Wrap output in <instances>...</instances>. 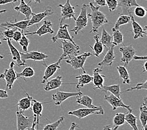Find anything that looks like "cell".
<instances>
[{
    "mask_svg": "<svg viewBox=\"0 0 147 130\" xmlns=\"http://www.w3.org/2000/svg\"><path fill=\"white\" fill-rule=\"evenodd\" d=\"M88 6L91 8V11L88 14V17L91 18L92 23V29L89 33H96L100 27L105 24H108L109 22L106 15L99 11V6L94 5L92 2H90Z\"/></svg>",
    "mask_w": 147,
    "mask_h": 130,
    "instance_id": "obj_1",
    "label": "cell"
},
{
    "mask_svg": "<svg viewBox=\"0 0 147 130\" xmlns=\"http://www.w3.org/2000/svg\"><path fill=\"white\" fill-rule=\"evenodd\" d=\"M62 46L61 48L62 49L63 53L59 59L61 60L68 59L76 56H78L79 53L80 47L76 43L74 44L72 42L67 40H61Z\"/></svg>",
    "mask_w": 147,
    "mask_h": 130,
    "instance_id": "obj_2",
    "label": "cell"
},
{
    "mask_svg": "<svg viewBox=\"0 0 147 130\" xmlns=\"http://www.w3.org/2000/svg\"><path fill=\"white\" fill-rule=\"evenodd\" d=\"M88 5L83 4L81 8V12L78 18L75 20V27L74 28L71 32L74 33L75 35H77L78 33L84 29L86 26L88 25V15H87V11H88Z\"/></svg>",
    "mask_w": 147,
    "mask_h": 130,
    "instance_id": "obj_3",
    "label": "cell"
},
{
    "mask_svg": "<svg viewBox=\"0 0 147 130\" xmlns=\"http://www.w3.org/2000/svg\"><path fill=\"white\" fill-rule=\"evenodd\" d=\"M104 109L101 106H97L96 108H79L76 110H73L68 113L69 115L76 116L79 119L87 117L92 115H104Z\"/></svg>",
    "mask_w": 147,
    "mask_h": 130,
    "instance_id": "obj_4",
    "label": "cell"
},
{
    "mask_svg": "<svg viewBox=\"0 0 147 130\" xmlns=\"http://www.w3.org/2000/svg\"><path fill=\"white\" fill-rule=\"evenodd\" d=\"M15 65V61H11L9 64V67L5 69L4 72L0 75V79H3L6 81V86L9 89L13 88V84L17 79L16 73L14 69Z\"/></svg>",
    "mask_w": 147,
    "mask_h": 130,
    "instance_id": "obj_5",
    "label": "cell"
},
{
    "mask_svg": "<svg viewBox=\"0 0 147 130\" xmlns=\"http://www.w3.org/2000/svg\"><path fill=\"white\" fill-rule=\"evenodd\" d=\"M57 7L61 9V17L59 18V25H62V23L65 19H76L75 17V7L71 5L70 0H67L64 5L59 4Z\"/></svg>",
    "mask_w": 147,
    "mask_h": 130,
    "instance_id": "obj_6",
    "label": "cell"
},
{
    "mask_svg": "<svg viewBox=\"0 0 147 130\" xmlns=\"http://www.w3.org/2000/svg\"><path fill=\"white\" fill-rule=\"evenodd\" d=\"M92 55V53L90 52H86L82 53L81 55L76 56L70 59H66L65 62L71 65L75 69H82L84 73H86V71L84 68L85 62L89 56Z\"/></svg>",
    "mask_w": 147,
    "mask_h": 130,
    "instance_id": "obj_7",
    "label": "cell"
},
{
    "mask_svg": "<svg viewBox=\"0 0 147 130\" xmlns=\"http://www.w3.org/2000/svg\"><path fill=\"white\" fill-rule=\"evenodd\" d=\"M119 51L122 54L121 61L124 63L125 67H126L135 56L136 50L133 47L132 45H130L129 46H121L119 48Z\"/></svg>",
    "mask_w": 147,
    "mask_h": 130,
    "instance_id": "obj_8",
    "label": "cell"
},
{
    "mask_svg": "<svg viewBox=\"0 0 147 130\" xmlns=\"http://www.w3.org/2000/svg\"><path fill=\"white\" fill-rule=\"evenodd\" d=\"M16 127L17 130H25L30 128L32 123L33 117H28L23 115V112L17 111L16 112Z\"/></svg>",
    "mask_w": 147,
    "mask_h": 130,
    "instance_id": "obj_9",
    "label": "cell"
},
{
    "mask_svg": "<svg viewBox=\"0 0 147 130\" xmlns=\"http://www.w3.org/2000/svg\"><path fill=\"white\" fill-rule=\"evenodd\" d=\"M82 95V93L79 91L78 92H64L57 91H56L55 94L52 95V101H54L55 105L60 106L67 99L73 97V96L77 97V96Z\"/></svg>",
    "mask_w": 147,
    "mask_h": 130,
    "instance_id": "obj_10",
    "label": "cell"
},
{
    "mask_svg": "<svg viewBox=\"0 0 147 130\" xmlns=\"http://www.w3.org/2000/svg\"><path fill=\"white\" fill-rule=\"evenodd\" d=\"M105 99L106 101L108 102L109 104L112 106V109L113 111L118 108H124L128 110L129 113H132L133 110L130 106L125 105L121 99H119L113 95H105Z\"/></svg>",
    "mask_w": 147,
    "mask_h": 130,
    "instance_id": "obj_11",
    "label": "cell"
},
{
    "mask_svg": "<svg viewBox=\"0 0 147 130\" xmlns=\"http://www.w3.org/2000/svg\"><path fill=\"white\" fill-rule=\"evenodd\" d=\"M69 27V25L65 24L63 25H59V28L57 34L52 37L51 39L53 43L57 42L58 39L61 40H67L72 42L74 44H75V42L74 41L73 38L70 35L69 32L68 31V28Z\"/></svg>",
    "mask_w": 147,
    "mask_h": 130,
    "instance_id": "obj_12",
    "label": "cell"
},
{
    "mask_svg": "<svg viewBox=\"0 0 147 130\" xmlns=\"http://www.w3.org/2000/svg\"><path fill=\"white\" fill-rule=\"evenodd\" d=\"M22 61L26 63V60H33V61H43L48 58V55L45 53L38 51H28L27 53H20Z\"/></svg>",
    "mask_w": 147,
    "mask_h": 130,
    "instance_id": "obj_13",
    "label": "cell"
},
{
    "mask_svg": "<svg viewBox=\"0 0 147 130\" xmlns=\"http://www.w3.org/2000/svg\"><path fill=\"white\" fill-rule=\"evenodd\" d=\"M52 23L49 20H45L43 23V25L38 28L36 31L34 32H27L23 33L25 36H32V35H38L39 36H42L45 34H53L54 33L53 29L52 28Z\"/></svg>",
    "mask_w": 147,
    "mask_h": 130,
    "instance_id": "obj_14",
    "label": "cell"
},
{
    "mask_svg": "<svg viewBox=\"0 0 147 130\" xmlns=\"http://www.w3.org/2000/svg\"><path fill=\"white\" fill-rule=\"evenodd\" d=\"M61 61L62 60L61 59H59V60L57 62L46 66L44 74H43L42 80L41 81V83H42V84H45L50 78L52 77L57 71H59V70L61 69Z\"/></svg>",
    "mask_w": 147,
    "mask_h": 130,
    "instance_id": "obj_15",
    "label": "cell"
},
{
    "mask_svg": "<svg viewBox=\"0 0 147 130\" xmlns=\"http://www.w3.org/2000/svg\"><path fill=\"white\" fill-rule=\"evenodd\" d=\"M53 13L54 12H53V9L52 7H51V6H47L43 12L39 13H37V14L33 13V15L32 16V18L30 19L28 27L29 28L30 26L33 25L38 24V23L40 22L42 20H43L47 16L53 15Z\"/></svg>",
    "mask_w": 147,
    "mask_h": 130,
    "instance_id": "obj_16",
    "label": "cell"
},
{
    "mask_svg": "<svg viewBox=\"0 0 147 130\" xmlns=\"http://www.w3.org/2000/svg\"><path fill=\"white\" fill-rule=\"evenodd\" d=\"M62 81V77L61 75H58L54 78H53L51 80H48V81L45 83L43 89H44L45 91H51V90L58 89L61 87V85H76V83H63Z\"/></svg>",
    "mask_w": 147,
    "mask_h": 130,
    "instance_id": "obj_17",
    "label": "cell"
},
{
    "mask_svg": "<svg viewBox=\"0 0 147 130\" xmlns=\"http://www.w3.org/2000/svg\"><path fill=\"white\" fill-rule=\"evenodd\" d=\"M102 71V68H96L93 69L92 83L94 85V89H101L104 86L105 78L106 76L101 73Z\"/></svg>",
    "mask_w": 147,
    "mask_h": 130,
    "instance_id": "obj_18",
    "label": "cell"
},
{
    "mask_svg": "<svg viewBox=\"0 0 147 130\" xmlns=\"http://www.w3.org/2000/svg\"><path fill=\"white\" fill-rule=\"evenodd\" d=\"M30 19H24L20 21H16L15 23L13 22H5L0 23V28H16L22 31H24L25 30L27 29L28 23Z\"/></svg>",
    "mask_w": 147,
    "mask_h": 130,
    "instance_id": "obj_19",
    "label": "cell"
},
{
    "mask_svg": "<svg viewBox=\"0 0 147 130\" xmlns=\"http://www.w3.org/2000/svg\"><path fill=\"white\" fill-rule=\"evenodd\" d=\"M29 5V3L26 4L24 0H20V5L15 6L14 9L18 13V14L22 13L24 15L25 19H30V18L33 15V13L32 12V8Z\"/></svg>",
    "mask_w": 147,
    "mask_h": 130,
    "instance_id": "obj_20",
    "label": "cell"
},
{
    "mask_svg": "<svg viewBox=\"0 0 147 130\" xmlns=\"http://www.w3.org/2000/svg\"><path fill=\"white\" fill-rule=\"evenodd\" d=\"M49 101V102H44V103H41L40 101H36V99H32V102H33V105H32V111L33 113V116H35L36 118V126H37V130L39 129V121H40V116H42V113L43 111V105L45 104V103H48L51 102Z\"/></svg>",
    "mask_w": 147,
    "mask_h": 130,
    "instance_id": "obj_21",
    "label": "cell"
},
{
    "mask_svg": "<svg viewBox=\"0 0 147 130\" xmlns=\"http://www.w3.org/2000/svg\"><path fill=\"white\" fill-rule=\"evenodd\" d=\"M117 1H118V7H121L123 10L121 15H129V12L131 11L130 8L133 6L136 7L140 6L136 0H117Z\"/></svg>",
    "mask_w": 147,
    "mask_h": 130,
    "instance_id": "obj_22",
    "label": "cell"
},
{
    "mask_svg": "<svg viewBox=\"0 0 147 130\" xmlns=\"http://www.w3.org/2000/svg\"><path fill=\"white\" fill-rule=\"evenodd\" d=\"M6 41H7L9 49V50H10V54L12 56L13 61H15L16 63V64H17L18 66H25L26 63H23L22 61L20 52H19L18 50L13 45L11 41V39H6Z\"/></svg>",
    "mask_w": 147,
    "mask_h": 130,
    "instance_id": "obj_23",
    "label": "cell"
},
{
    "mask_svg": "<svg viewBox=\"0 0 147 130\" xmlns=\"http://www.w3.org/2000/svg\"><path fill=\"white\" fill-rule=\"evenodd\" d=\"M128 15L130 16V18H131V25L133 27V34H134V35H133V38L135 39H136L139 38L144 37V35H145L144 30H143L142 26L135 21L134 17H133V16L132 15L131 11H129Z\"/></svg>",
    "mask_w": 147,
    "mask_h": 130,
    "instance_id": "obj_24",
    "label": "cell"
},
{
    "mask_svg": "<svg viewBox=\"0 0 147 130\" xmlns=\"http://www.w3.org/2000/svg\"><path fill=\"white\" fill-rule=\"evenodd\" d=\"M114 47L113 46L111 48L108 49L106 54L105 55L104 58L101 62L98 63V65L101 67H104V66H111L113 63V61L115 59V55L114 52Z\"/></svg>",
    "mask_w": 147,
    "mask_h": 130,
    "instance_id": "obj_25",
    "label": "cell"
},
{
    "mask_svg": "<svg viewBox=\"0 0 147 130\" xmlns=\"http://www.w3.org/2000/svg\"><path fill=\"white\" fill-rule=\"evenodd\" d=\"M25 93L26 95V97L20 99L17 103L18 110L22 112H23L24 111H26V110H28V109L31 108L32 102V99H33L32 96H30L25 91Z\"/></svg>",
    "mask_w": 147,
    "mask_h": 130,
    "instance_id": "obj_26",
    "label": "cell"
},
{
    "mask_svg": "<svg viewBox=\"0 0 147 130\" xmlns=\"http://www.w3.org/2000/svg\"><path fill=\"white\" fill-rule=\"evenodd\" d=\"M76 103L82 105L87 108H96L97 106L92 104V99L87 95H80L76 97Z\"/></svg>",
    "mask_w": 147,
    "mask_h": 130,
    "instance_id": "obj_27",
    "label": "cell"
},
{
    "mask_svg": "<svg viewBox=\"0 0 147 130\" xmlns=\"http://www.w3.org/2000/svg\"><path fill=\"white\" fill-rule=\"evenodd\" d=\"M76 78L78 79V83H76V89L78 90H79L81 88H83L85 85H88L92 81V76L86 73L79 75L76 76Z\"/></svg>",
    "mask_w": 147,
    "mask_h": 130,
    "instance_id": "obj_28",
    "label": "cell"
},
{
    "mask_svg": "<svg viewBox=\"0 0 147 130\" xmlns=\"http://www.w3.org/2000/svg\"><path fill=\"white\" fill-rule=\"evenodd\" d=\"M140 120L144 128L147 123V96L143 99V103L140 107Z\"/></svg>",
    "mask_w": 147,
    "mask_h": 130,
    "instance_id": "obj_29",
    "label": "cell"
},
{
    "mask_svg": "<svg viewBox=\"0 0 147 130\" xmlns=\"http://www.w3.org/2000/svg\"><path fill=\"white\" fill-rule=\"evenodd\" d=\"M101 90L104 92H110L116 97L121 99V91L119 85H104Z\"/></svg>",
    "mask_w": 147,
    "mask_h": 130,
    "instance_id": "obj_30",
    "label": "cell"
},
{
    "mask_svg": "<svg viewBox=\"0 0 147 130\" xmlns=\"http://www.w3.org/2000/svg\"><path fill=\"white\" fill-rule=\"evenodd\" d=\"M100 41L104 46L106 48L109 49L113 46H115L113 45V37L111 35H110L109 33L107 32L105 28H102V33H101V38L100 39Z\"/></svg>",
    "mask_w": 147,
    "mask_h": 130,
    "instance_id": "obj_31",
    "label": "cell"
},
{
    "mask_svg": "<svg viewBox=\"0 0 147 130\" xmlns=\"http://www.w3.org/2000/svg\"><path fill=\"white\" fill-rule=\"evenodd\" d=\"M94 39L95 40V43L93 47L91 45H89L90 48H91L93 51H94V55L96 57H99V55L103 53V50H104V46L102 45V43L100 41L99 39V35H94Z\"/></svg>",
    "mask_w": 147,
    "mask_h": 130,
    "instance_id": "obj_32",
    "label": "cell"
},
{
    "mask_svg": "<svg viewBox=\"0 0 147 130\" xmlns=\"http://www.w3.org/2000/svg\"><path fill=\"white\" fill-rule=\"evenodd\" d=\"M116 69L118 71L120 78L123 79V84H130L131 83V80H130L129 75L126 67H125L124 66H118Z\"/></svg>",
    "mask_w": 147,
    "mask_h": 130,
    "instance_id": "obj_33",
    "label": "cell"
},
{
    "mask_svg": "<svg viewBox=\"0 0 147 130\" xmlns=\"http://www.w3.org/2000/svg\"><path fill=\"white\" fill-rule=\"evenodd\" d=\"M17 78H21L23 81H25V78H32L35 75V71L30 66H26L20 73H16Z\"/></svg>",
    "mask_w": 147,
    "mask_h": 130,
    "instance_id": "obj_34",
    "label": "cell"
},
{
    "mask_svg": "<svg viewBox=\"0 0 147 130\" xmlns=\"http://www.w3.org/2000/svg\"><path fill=\"white\" fill-rule=\"evenodd\" d=\"M131 21V18L129 15H124L119 14V17L115 24L114 27L112 28V30H119L120 26L123 25L128 24Z\"/></svg>",
    "mask_w": 147,
    "mask_h": 130,
    "instance_id": "obj_35",
    "label": "cell"
},
{
    "mask_svg": "<svg viewBox=\"0 0 147 130\" xmlns=\"http://www.w3.org/2000/svg\"><path fill=\"white\" fill-rule=\"evenodd\" d=\"M126 123L131 126L133 130H139L138 126H137V117L133 113H126L125 116Z\"/></svg>",
    "mask_w": 147,
    "mask_h": 130,
    "instance_id": "obj_36",
    "label": "cell"
},
{
    "mask_svg": "<svg viewBox=\"0 0 147 130\" xmlns=\"http://www.w3.org/2000/svg\"><path fill=\"white\" fill-rule=\"evenodd\" d=\"M126 113H116L115 115V117L113 118V125H114L115 127L118 126L119 127V126H121L125 125L126 123L125 121V116Z\"/></svg>",
    "mask_w": 147,
    "mask_h": 130,
    "instance_id": "obj_37",
    "label": "cell"
},
{
    "mask_svg": "<svg viewBox=\"0 0 147 130\" xmlns=\"http://www.w3.org/2000/svg\"><path fill=\"white\" fill-rule=\"evenodd\" d=\"M113 31V45L118 46L123 43V35L119 30H112Z\"/></svg>",
    "mask_w": 147,
    "mask_h": 130,
    "instance_id": "obj_38",
    "label": "cell"
},
{
    "mask_svg": "<svg viewBox=\"0 0 147 130\" xmlns=\"http://www.w3.org/2000/svg\"><path fill=\"white\" fill-rule=\"evenodd\" d=\"M65 118L63 116H61L56 121L52 123H49V124L45 125L43 128V130H57L58 128L61 125L63 121H64Z\"/></svg>",
    "mask_w": 147,
    "mask_h": 130,
    "instance_id": "obj_39",
    "label": "cell"
},
{
    "mask_svg": "<svg viewBox=\"0 0 147 130\" xmlns=\"http://www.w3.org/2000/svg\"><path fill=\"white\" fill-rule=\"evenodd\" d=\"M30 42L29 39L24 34H23L21 39L18 42L20 46L22 48V49L25 51V53H27L28 51V47L30 45Z\"/></svg>",
    "mask_w": 147,
    "mask_h": 130,
    "instance_id": "obj_40",
    "label": "cell"
},
{
    "mask_svg": "<svg viewBox=\"0 0 147 130\" xmlns=\"http://www.w3.org/2000/svg\"><path fill=\"white\" fill-rule=\"evenodd\" d=\"M6 30L5 31H3L0 34L3 37V39L6 40V39H11L13 38V34H14V32L16 28H5Z\"/></svg>",
    "mask_w": 147,
    "mask_h": 130,
    "instance_id": "obj_41",
    "label": "cell"
},
{
    "mask_svg": "<svg viewBox=\"0 0 147 130\" xmlns=\"http://www.w3.org/2000/svg\"><path fill=\"white\" fill-rule=\"evenodd\" d=\"M147 13V9L141 6H136L134 10V13L136 16L139 18H143L146 16Z\"/></svg>",
    "mask_w": 147,
    "mask_h": 130,
    "instance_id": "obj_42",
    "label": "cell"
},
{
    "mask_svg": "<svg viewBox=\"0 0 147 130\" xmlns=\"http://www.w3.org/2000/svg\"><path fill=\"white\" fill-rule=\"evenodd\" d=\"M140 89L147 90V79L145 82L138 83V84H137L135 86H134V87H131L129 89H127L126 90H125V91L121 92V93L131 91H133V90H140Z\"/></svg>",
    "mask_w": 147,
    "mask_h": 130,
    "instance_id": "obj_43",
    "label": "cell"
},
{
    "mask_svg": "<svg viewBox=\"0 0 147 130\" xmlns=\"http://www.w3.org/2000/svg\"><path fill=\"white\" fill-rule=\"evenodd\" d=\"M106 5H108L109 11L110 12L114 11L118 8V1L117 0H106Z\"/></svg>",
    "mask_w": 147,
    "mask_h": 130,
    "instance_id": "obj_44",
    "label": "cell"
},
{
    "mask_svg": "<svg viewBox=\"0 0 147 130\" xmlns=\"http://www.w3.org/2000/svg\"><path fill=\"white\" fill-rule=\"evenodd\" d=\"M23 34V32L21 30L16 29L15 30V31L14 32V34H13L12 39L15 42H19V41L21 39L22 37Z\"/></svg>",
    "mask_w": 147,
    "mask_h": 130,
    "instance_id": "obj_45",
    "label": "cell"
},
{
    "mask_svg": "<svg viewBox=\"0 0 147 130\" xmlns=\"http://www.w3.org/2000/svg\"><path fill=\"white\" fill-rule=\"evenodd\" d=\"M8 97V92L5 89H0V98L5 99V98H7Z\"/></svg>",
    "mask_w": 147,
    "mask_h": 130,
    "instance_id": "obj_46",
    "label": "cell"
},
{
    "mask_svg": "<svg viewBox=\"0 0 147 130\" xmlns=\"http://www.w3.org/2000/svg\"><path fill=\"white\" fill-rule=\"evenodd\" d=\"M94 3L98 5V6H106V0H94Z\"/></svg>",
    "mask_w": 147,
    "mask_h": 130,
    "instance_id": "obj_47",
    "label": "cell"
},
{
    "mask_svg": "<svg viewBox=\"0 0 147 130\" xmlns=\"http://www.w3.org/2000/svg\"><path fill=\"white\" fill-rule=\"evenodd\" d=\"M18 1V0H0V5H5L8 3H14Z\"/></svg>",
    "mask_w": 147,
    "mask_h": 130,
    "instance_id": "obj_48",
    "label": "cell"
},
{
    "mask_svg": "<svg viewBox=\"0 0 147 130\" xmlns=\"http://www.w3.org/2000/svg\"><path fill=\"white\" fill-rule=\"evenodd\" d=\"M35 126H36V118L35 116H33V123L32 125L30 128H28L27 130H37L35 129Z\"/></svg>",
    "mask_w": 147,
    "mask_h": 130,
    "instance_id": "obj_49",
    "label": "cell"
},
{
    "mask_svg": "<svg viewBox=\"0 0 147 130\" xmlns=\"http://www.w3.org/2000/svg\"><path fill=\"white\" fill-rule=\"evenodd\" d=\"M118 126H116V127L112 128L111 126L108 125L105 126L104 127H103L102 130H118Z\"/></svg>",
    "mask_w": 147,
    "mask_h": 130,
    "instance_id": "obj_50",
    "label": "cell"
},
{
    "mask_svg": "<svg viewBox=\"0 0 147 130\" xmlns=\"http://www.w3.org/2000/svg\"><path fill=\"white\" fill-rule=\"evenodd\" d=\"M135 60H146L147 61V56H136L135 55L134 56V58H133Z\"/></svg>",
    "mask_w": 147,
    "mask_h": 130,
    "instance_id": "obj_51",
    "label": "cell"
},
{
    "mask_svg": "<svg viewBox=\"0 0 147 130\" xmlns=\"http://www.w3.org/2000/svg\"><path fill=\"white\" fill-rule=\"evenodd\" d=\"M79 126L76 124L75 122H72L71 123V127H70L69 130H76L77 128H79Z\"/></svg>",
    "mask_w": 147,
    "mask_h": 130,
    "instance_id": "obj_52",
    "label": "cell"
},
{
    "mask_svg": "<svg viewBox=\"0 0 147 130\" xmlns=\"http://www.w3.org/2000/svg\"><path fill=\"white\" fill-rule=\"evenodd\" d=\"M143 73L144 72H147V61H145V63H144V65H143Z\"/></svg>",
    "mask_w": 147,
    "mask_h": 130,
    "instance_id": "obj_53",
    "label": "cell"
},
{
    "mask_svg": "<svg viewBox=\"0 0 147 130\" xmlns=\"http://www.w3.org/2000/svg\"><path fill=\"white\" fill-rule=\"evenodd\" d=\"M32 1H33V2H35V3H41V0H30L29 1V4Z\"/></svg>",
    "mask_w": 147,
    "mask_h": 130,
    "instance_id": "obj_54",
    "label": "cell"
},
{
    "mask_svg": "<svg viewBox=\"0 0 147 130\" xmlns=\"http://www.w3.org/2000/svg\"><path fill=\"white\" fill-rule=\"evenodd\" d=\"M144 31H145V35H146V37H147V26H145V28H144Z\"/></svg>",
    "mask_w": 147,
    "mask_h": 130,
    "instance_id": "obj_55",
    "label": "cell"
},
{
    "mask_svg": "<svg viewBox=\"0 0 147 130\" xmlns=\"http://www.w3.org/2000/svg\"><path fill=\"white\" fill-rule=\"evenodd\" d=\"M7 11V10L6 9H2V10H0V14H1V13H5Z\"/></svg>",
    "mask_w": 147,
    "mask_h": 130,
    "instance_id": "obj_56",
    "label": "cell"
},
{
    "mask_svg": "<svg viewBox=\"0 0 147 130\" xmlns=\"http://www.w3.org/2000/svg\"><path fill=\"white\" fill-rule=\"evenodd\" d=\"M142 130H147V123H146V124L145 125V127L143 128L142 129Z\"/></svg>",
    "mask_w": 147,
    "mask_h": 130,
    "instance_id": "obj_57",
    "label": "cell"
},
{
    "mask_svg": "<svg viewBox=\"0 0 147 130\" xmlns=\"http://www.w3.org/2000/svg\"><path fill=\"white\" fill-rule=\"evenodd\" d=\"M3 58H4V56L1 55H0V59H3Z\"/></svg>",
    "mask_w": 147,
    "mask_h": 130,
    "instance_id": "obj_58",
    "label": "cell"
},
{
    "mask_svg": "<svg viewBox=\"0 0 147 130\" xmlns=\"http://www.w3.org/2000/svg\"><path fill=\"white\" fill-rule=\"evenodd\" d=\"M0 45H1V39H0Z\"/></svg>",
    "mask_w": 147,
    "mask_h": 130,
    "instance_id": "obj_59",
    "label": "cell"
},
{
    "mask_svg": "<svg viewBox=\"0 0 147 130\" xmlns=\"http://www.w3.org/2000/svg\"><path fill=\"white\" fill-rule=\"evenodd\" d=\"M146 1H147V0H146Z\"/></svg>",
    "mask_w": 147,
    "mask_h": 130,
    "instance_id": "obj_60",
    "label": "cell"
}]
</instances>
